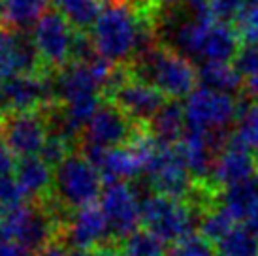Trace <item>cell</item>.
Listing matches in <instances>:
<instances>
[{
    "instance_id": "cell-31",
    "label": "cell",
    "mask_w": 258,
    "mask_h": 256,
    "mask_svg": "<svg viewBox=\"0 0 258 256\" xmlns=\"http://www.w3.org/2000/svg\"><path fill=\"white\" fill-rule=\"evenodd\" d=\"M70 250L66 249L64 241H53L47 243L45 247H42L40 250H36V256H68Z\"/></svg>"
},
{
    "instance_id": "cell-15",
    "label": "cell",
    "mask_w": 258,
    "mask_h": 256,
    "mask_svg": "<svg viewBox=\"0 0 258 256\" xmlns=\"http://www.w3.org/2000/svg\"><path fill=\"white\" fill-rule=\"evenodd\" d=\"M96 168L100 170L104 183L108 185V183H130V181H134L140 175H144L145 164L140 151L132 143H126V145L106 151Z\"/></svg>"
},
{
    "instance_id": "cell-11",
    "label": "cell",
    "mask_w": 258,
    "mask_h": 256,
    "mask_svg": "<svg viewBox=\"0 0 258 256\" xmlns=\"http://www.w3.org/2000/svg\"><path fill=\"white\" fill-rule=\"evenodd\" d=\"M140 128L142 126L132 121L124 111H121L113 102L106 100L83 130V143L96 145L102 149L121 147L132 142Z\"/></svg>"
},
{
    "instance_id": "cell-12",
    "label": "cell",
    "mask_w": 258,
    "mask_h": 256,
    "mask_svg": "<svg viewBox=\"0 0 258 256\" xmlns=\"http://www.w3.org/2000/svg\"><path fill=\"white\" fill-rule=\"evenodd\" d=\"M32 72H47L38 55L32 34L29 36L27 30H17L8 25H2L0 27V81L4 83L15 76L32 74Z\"/></svg>"
},
{
    "instance_id": "cell-39",
    "label": "cell",
    "mask_w": 258,
    "mask_h": 256,
    "mask_svg": "<svg viewBox=\"0 0 258 256\" xmlns=\"http://www.w3.org/2000/svg\"><path fill=\"white\" fill-rule=\"evenodd\" d=\"M254 162H256V175H258V149L254 151Z\"/></svg>"
},
{
    "instance_id": "cell-34",
    "label": "cell",
    "mask_w": 258,
    "mask_h": 256,
    "mask_svg": "<svg viewBox=\"0 0 258 256\" xmlns=\"http://www.w3.org/2000/svg\"><path fill=\"white\" fill-rule=\"evenodd\" d=\"M243 91L249 98L256 100L258 102V72H254V74H251V76H247V78H245Z\"/></svg>"
},
{
    "instance_id": "cell-35",
    "label": "cell",
    "mask_w": 258,
    "mask_h": 256,
    "mask_svg": "<svg viewBox=\"0 0 258 256\" xmlns=\"http://www.w3.org/2000/svg\"><path fill=\"white\" fill-rule=\"evenodd\" d=\"M68 256H98L96 249H72Z\"/></svg>"
},
{
    "instance_id": "cell-9",
    "label": "cell",
    "mask_w": 258,
    "mask_h": 256,
    "mask_svg": "<svg viewBox=\"0 0 258 256\" xmlns=\"http://www.w3.org/2000/svg\"><path fill=\"white\" fill-rule=\"evenodd\" d=\"M100 207L113 239H126L142 224V200L130 183H108L102 190Z\"/></svg>"
},
{
    "instance_id": "cell-28",
    "label": "cell",
    "mask_w": 258,
    "mask_h": 256,
    "mask_svg": "<svg viewBox=\"0 0 258 256\" xmlns=\"http://www.w3.org/2000/svg\"><path fill=\"white\" fill-rule=\"evenodd\" d=\"M72 145L74 143L70 142V140H66V138H62V136L51 134L49 132L47 142H45V145H43L42 151H40V157L49 164V166L57 168L58 164L62 162L66 157L72 155V153H70V151H72Z\"/></svg>"
},
{
    "instance_id": "cell-26",
    "label": "cell",
    "mask_w": 258,
    "mask_h": 256,
    "mask_svg": "<svg viewBox=\"0 0 258 256\" xmlns=\"http://www.w3.org/2000/svg\"><path fill=\"white\" fill-rule=\"evenodd\" d=\"M122 250L134 256H166V241L144 228L122 239Z\"/></svg>"
},
{
    "instance_id": "cell-18",
    "label": "cell",
    "mask_w": 258,
    "mask_h": 256,
    "mask_svg": "<svg viewBox=\"0 0 258 256\" xmlns=\"http://www.w3.org/2000/svg\"><path fill=\"white\" fill-rule=\"evenodd\" d=\"M198 83L219 93L237 96L245 85V78L232 62H204L198 68Z\"/></svg>"
},
{
    "instance_id": "cell-29",
    "label": "cell",
    "mask_w": 258,
    "mask_h": 256,
    "mask_svg": "<svg viewBox=\"0 0 258 256\" xmlns=\"http://www.w3.org/2000/svg\"><path fill=\"white\" fill-rule=\"evenodd\" d=\"M208 6L217 21L234 25L239 14L243 12L245 0H208Z\"/></svg>"
},
{
    "instance_id": "cell-25",
    "label": "cell",
    "mask_w": 258,
    "mask_h": 256,
    "mask_svg": "<svg viewBox=\"0 0 258 256\" xmlns=\"http://www.w3.org/2000/svg\"><path fill=\"white\" fill-rule=\"evenodd\" d=\"M239 143H243L249 149H258V102L251 104H241L239 115L236 121V132H234Z\"/></svg>"
},
{
    "instance_id": "cell-1",
    "label": "cell",
    "mask_w": 258,
    "mask_h": 256,
    "mask_svg": "<svg viewBox=\"0 0 258 256\" xmlns=\"http://www.w3.org/2000/svg\"><path fill=\"white\" fill-rule=\"evenodd\" d=\"M128 66L136 78L157 87L168 100L186 98L198 83L192 60L160 42L138 53Z\"/></svg>"
},
{
    "instance_id": "cell-27",
    "label": "cell",
    "mask_w": 258,
    "mask_h": 256,
    "mask_svg": "<svg viewBox=\"0 0 258 256\" xmlns=\"http://www.w3.org/2000/svg\"><path fill=\"white\" fill-rule=\"evenodd\" d=\"M217 247L202 234H188L173 243L170 256H215Z\"/></svg>"
},
{
    "instance_id": "cell-41",
    "label": "cell",
    "mask_w": 258,
    "mask_h": 256,
    "mask_svg": "<svg viewBox=\"0 0 258 256\" xmlns=\"http://www.w3.org/2000/svg\"><path fill=\"white\" fill-rule=\"evenodd\" d=\"M27 256H29V254H27Z\"/></svg>"
},
{
    "instance_id": "cell-33",
    "label": "cell",
    "mask_w": 258,
    "mask_h": 256,
    "mask_svg": "<svg viewBox=\"0 0 258 256\" xmlns=\"http://www.w3.org/2000/svg\"><path fill=\"white\" fill-rule=\"evenodd\" d=\"M241 222H243L245 228H249L251 232H254V234L258 235V198L254 200V204L249 207V211H247V215L243 217Z\"/></svg>"
},
{
    "instance_id": "cell-4",
    "label": "cell",
    "mask_w": 258,
    "mask_h": 256,
    "mask_svg": "<svg viewBox=\"0 0 258 256\" xmlns=\"http://www.w3.org/2000/svg\"><path fill=\"white\" fill-rule=\"evenodd\" d=\"M200 207L185 200H175L164 194H151L142 200V226L158 235L162 241L175 243L192 234V228L200 224Z\"/></svg>"
},
{
    "instance_id": "cell-14",
    "label": "cell",
    "mask_w": 258,
    "mask_h": 256,
    "mask_svg": "<svg viewBox=\"0 0 258 256\" xmlns=\"http://www.w3.org/2000/svg\"><path fill=\"white\" fill-rule=\"evenodd\" d=\"M254 175H256L254 153H251L249 147H245L243 143H239L232 136L228 145L217 155L209 177V186L215 192H221L228 186L252 179Z\"/></svg>"
},
{
    "instance_id": "cell-13",
    "label": "cell",
    "mask_w": 258,
    "mask_h": 256,
    "mask_svg": "<svg viewBox=\"0 0 258 256\" xmlns=\"http://www.w3.org/2000/svg\"><path fill=\"white\" fill-rule=\"evenodd\" d=\"M60 234L62 241L74 249H100L113 239L108 219L96 204L74 209L64 219Z\"/></svg>"
},
{
    "instance_id": "cell-16",
    "label": "cell",
    "mask_w": 258,
    "mask_h": 256,
    "mask_svg": "<svg viewBox=\"0 0 258 256\" xmlns=\"http://www.w3.org/2000/svg\"><path fill=\"white\" fill-rule=\"evenodd\" d=\"M53 177H55L53 166H49L40 155L17 160L15 179H17V185L25 194L27 202L49 196L51 188H53Z\"/></svg>"
},
{
    "instance_id": "cell-6",
    "label": "cell",
    "mask_w": 258,
    "mask_h": 256,
    "mask_svg": "<svg viewBox=\"0 0 258 256\" xmlns=\"http://www.w3.org/2000/svg\"><path fill=\"white\" fill-rule=\"evenodd\" d=\"M144 175H147V183L153 186L157 194H164L175 200L192 198L198 183L190 175L185 160L181 157L177 145H166L157 140L149 158L145 162Z\"/></svg>"
},
{
    "instance_id": "cell-21",
    "label": "cell",
    "mask_w": 258,
    "mask_h": 256,
    "mask_svg": "<svg viewBox=\"0 0 258 256\" xmlns=\"http://www.w3.org/2000/svg\"><path fill=\"white\" fill-rule=\"evenodd\" d=\"M51 0H2L4 25L17 30H29L47 12Z\"/></svg>"
},
{
    "instance_id": "cell-10",
    "label": "cell",
    "mask_w": 258,
    "mask_h": 256,
    "mask_svg": "<svg viewBox=\"0 0 258 256\" xmlns=\"http://www.w3.org/2000/svg\"><path fill=\"white\" fill-rule=\"evenodd\" d=\"M8 111H45L57 104L55 79L51 72L21 74L4 81Z\"/></svg>"
},
{
    "instance_id": "cell-20",
    "label": "cell",
    "mask_w": 258,
    "mask_h": 256,
    "mask_svg": "<svg viewBox=\"0 0 258 256\" xmlns=\"http://www.w3.org/2000/svg\"><path fill=\"white\" fill-rule=\"evenodd\" d=\"M256 198H258V175H254L252 179H247V181L239 183V185L228 186L224 190L217 192L219 206L224 207L236 219V222L243 221V217L247 215L249 207L254 204Z\"/></svg>"
},
{
    "instance_id": "cell-40",
    "label": "cell",
    "mask_w": 258,
    "mask_h": 256,
    "mask_svg": "<svg viewBox=\"0 0 258 256\" xmlns=\"http://www.w3.org/2000/svg\"><path fill=\"white\" fill-rule=\"evenodd\" d=\"M119 256H134V254H128V252H124V250H122V252Z\"/></svg>"
},
{
    "instance_id": "cell-8",
    "label": "cell",
    "mask_w": 258,
    "mask_h": 256,
    "mask_svg": "<svg viewBox=\"0 0 258 256\" xmlns=\"http://www.w3.org/2000/svg\"><path fill=\"white\" fill-rule=\"evenodd\" d=\"M49 138V121L45 111H6L0 117L2 145L17 158L36 157Z\"/></svg>"
},
{
    "instance_id": "cell-17",
    "label": "cell",
    "mask_w": 258,
    "mask_h": 256,
    "mask_svg": "<svg viewBox=\"0 0 258 256\" xmlns=\"http://www.w3.org/2000/svg\"><path fill=\"white\" fill-rule=\"evenodd\" d=\"M147 128L160 143L177 145L186 130L185 106L179 100H168L164 106L158 109V113L151 119Z\"/></svg>"
},
{
    "instance_id": "cell-22",
    "label": "cell",
    "mask_w": 258,
    "mask_h": 256,
    "mask_svg": "<svg viewBox=\"0 0 258 256\" xmlns=\"http://www.w3.org/2000/svg\"><path fill=\"white\" fill-rule=\"evenodd\" d=\"M15 158L17 157L6 145H0V209L27 202L15 179V168H17Z\"/></svg>"
},
{
    "instance_id": "cell-30",
    "label": "cell",
    "mask_w": 258,
    "mask_h": 256,
    "mask_svg": "<svg viewBox=\"0 0 258 256\" xmlns=\"http://www.w3.org/2000/svg\"><path fill=\"white\" fill-rule=\"evenodd\" d=\"M234 64H236L237 70L241 72L243 78H247V76H251V74L258 72V40L241 43L239 53H237Z\"/></svg>"
},
{
    "instance_id": "cell-38",
    "label": "cell",
    "mask_w": 258,
    "mask_h": 256,
    "mask_svg": "<svg viewBox=\"0 0 258 256\" xmlns=\"http://www.w3.org/2000/svg\"><path fill=\"white\" fill-rule=\"evenodd\" d=\"M245 6H247V8L258 6V0H245Z\"/></svg>"
},
{
    "instance_id": "cell-5",
    "label": "cell",
    "mask_w": 258,
    "mask_h": 256,
    "mask_svg": "<svg viewBox=\"0 0 258 256\" xmlns=\"http://www.w3.org/2000/svg\"><path fill=\"white\" fill-rule=\"evenodd\" d=\"M183 106L188 128L208 134H230L241 104H237V98L232 94L200 85L186 96Z\"/></svg>"
},
{
    "instance_id": "cell-19",
    "label": "cell",
    "mask_w": 258,
    "mask_h": 256,
    "mask_svg": "<svg viewBox=\"0 0 258 256\" xmlns=\"http://www.w3.org/2000/svg\"><path fill=\"white\" fill-rule=\"evenodd\" d=\"M53 8L74 27L76 32L91 34L102 14L100 0H51Z\"/></svg>"
},
{
    "instance_id": "cell-36",
    "label": "cell",
    "mask_w": 258,
    "mask_h": 256,
    "mask_svg": "<svg viewBox=\"0 0 258 256\" xmlns=\"http://www.w3.org/2000/svg\"><path fill=\"white\" fill-rule=\"evenodd\" d=\"M8 111V102H6V93H4V83L0 81V117Z\"/></svg>"
},
{
    "instance_id": "cell-23",
    "label": "cell",
    "mask_w": 258,
    "mask_h": 256,
    "mask_svg": "<svg viewBox=\"0 0 258 256\" xmlns=\"http://www.w3.org/2000/svg\"><path fill=\"white\" fill-rule=\"evenodd\" d=\"M221 256H258V235L245 226H234L215 245Z\"/></svg>"
},
{
    "instance_id": "cell-7",
    "label": "cell",
    "mask_w": 258,
    "mask_h": 256,
    "mask_svg": "<svg viewBox=\"0 0 258 256\" xmlns=\"http://www.w3.org/2000/svg\"><path fill=\"white\" fill-rule=\"evenodd\" d=\"M78 32L57 10H47L32 27V40L43 68L57 74L74 60Z\"/></svg>"
},
{
    "instance_id": "cell-32",
    "label": "cell",
    "mask_w": 258,
    "mask_h": 256,
    "mask_svg": "<svg viewBox=\"0 0 258 256\" xmlns=\"http://www.w3.org/2000/svg\"><path fill=\"white\" fill-rule=\"evenodd\" d=\"M0 256H27V250L0 235Z\"/></svg>"
},
{
    "instance_id": "cell-24",
    "label": "cell",
    "mask_w": 258,
    "mask_h": 256,
    "mask_svg": "<svg viewBox=\"0 0 258 256\" xmlns=\"http://www.w3.org/2000/svg\"><path fill=\"white\" fill-rule=\"evenodd\" d=\"M200 234L208 237L209 241L217 245L224 235L228 234L232 228L236 226V219L217 204L215 207H209L200 219Z\"/></svg>"
},
{
    "instance_id": "cell-2",
    "label": "cell",
    "mask_w": 258,
    "mask_h": 256,
    "mask_svg": "<svg viewBox=\"0 0 258 256\" xmlns=\"http://www.w3.org/2000/svg\"><path fill=\"white\" fill-rule=\"evenodd\" d=\"M104 177L100 170L81 153H72L55 168L53 202L62 211H74L79 207L96 204L104 190Z\"/></svg>"
},
{
    "instance_id": "cell-37",
    "label": "cell",
    "mask_w": 258,
    "mask_h": 256,
    "mask_svg": "<svg viewBox=\"0 0 258 256\" xmlns=\"http://www.w3.org/2000/svg\"><path fill=\"white\" fill-rule=\"evenodd\" d=\"M4 25V4H2V0H0V27Z\"/></svg>"
},
{
    "instance_id": "cell-3",
    "label": "cell",
    "mask_w": 258,
    "mask_h": 256,
    "mask_svg": "<svg viewBox=\"0 0 258 256\" xmlns=\"http://www.w3.org/2000/svg\"><path fill=\"white\" fill-rule=\"evenodd\" d=\"M62 222L51 213L43 204L23 202L17 206L0 209V235L6 237L21 249L40 250L55 239Z\"/></svg>"
}]
</instances>
